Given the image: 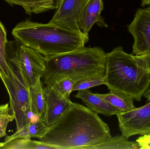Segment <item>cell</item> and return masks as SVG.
<instances>
[{
    "label": "cell",
    "instance_id": "e0dca14e",
    "mask_svg": "<svg viewBox=\"0 0 150 149\" xmlns=\"http://www.w3.org/2000/svg\"><path fill=\"white\" fill-rule=\"evenodd\" d=\"M0 149H58L57 147L40 141L32 140L31 138H18L2 143Z\"/></svg>",
    "mask_w": 150,
    "mask_h": 149
},
{
    "label": "cell",
    "instance_id": "7a4b0ae2",
    "mask_svg": "<svg viewBox=\"0 0 150 149\" xmlns=\"http://www.w3.org/2000/svg\"><path fill=\"white\" fill-rule=\"evenodd\" d=\"M105 85L140 101L150 84V51L128 54L122 46L106 53Z\"/></svg>",
    "mask_w": 150,
    "mask_h": 149
},
{
    "label": "cell",
    "instance_id": "2e32d148",
    "mask_svg": "<svg viewBox=\"0 0 150 149\" xmlns=\"http://www.w3.org/2000/svg\"><path fill=\"white\" fill-rule=\"evenodd\" d=\"M109 91V93L105 94H96L119 109L121 113L128 112L136 108L134 105V99L133 98L124 94Z\"/></svg>",
    "mask_w": 150,
    "mask_h": 149
},
{
    "label": "cell",
    "instance_id": "277c9868",
    "mask_svg": "<svg viewBox=\"0 0 150 149\" xmlns=\"http://www.w3.org/2000/svg\"><path fill=\"white\" fill-rule=\"evenodd\" d=\"M12 34L15 39L45 58L83 47L89 38L81 31L27 19L17 24L12 30Z\"/></svg>",
    "mask_w": 150,
    "mask_h": 149
},
{
    "label": "cell",
    "instance_id": "4316f807",
    "mask_svg": "<svg viewBox=\"0 0 150 149\" xmlns=\"http://www.w3.org/2000/svg\"><path fill=\"white\" fill-rule=\"evenodd\" d=\"M62 1L63 0H56V8L55 9H56L59 6Z\"/></svg>",
    "mask_w": 150,
    "mask_h": 149
},
{
    "label": "cell",
    "instance_id": "83f0119b",
    "mask_svg": "<svg viewBox=\"0 0 150 149\" xmlns=\"http://www.w3.org/2000/svg\"><path fill=\"white\" fill-rule=\"evenodd\" d=\"M148 8L150 10V4L149 5V6H148Z\"/></svg>",
    "mask_w": 150,
    "mask_h": 149
},
{
    "label": "cell",
    "instance_id": "8992f818",
    "mask_svg": "<svg viewBox=\"0 0 150 149\" xmlns=\"http://www.w3.org/2000/svg\"><path fill=\"white\" fill-rule=\"evenodd\" d=\"M2 81L9 96L10 110L15 116L16 130H18L29 122L34 115L30 107V88L13 69Z\"/></svg>",
    "mask_w": 150,
    "mask_h": 149
},
{
    "label": "cell",
    "instance_id": "44dd1931",
    "mask_svg": "<svg viewBox=\"0 0 150 149\" xmlns=\"http://www.w3.org/2000/svg\"><path fill=\"white\" fill-rule=\"evenodd\" d=\"M105 85L104 78H91L80 80L76 83L73 88V92L86 90L91 87Z\"/></svg>",
    "mask_w": 150,
    "mask_h": 149
},
{
    "label": "cell",
    "instance_id": "f1b7e54d",
    "mask_svg": "<svg viewBox=\"0 0 150 149\" xmlns=\"http://www.w3.org/2000/svg\"><path fill=\"white\" fill-rule=\"evenodd\" d=\"M2 144V143H0V147H1V146Z\"/></svg>",
    "mask_w": 150,
    "mask_h": 149
},
{
    "label": "cell",
    "instance_id": "d4e9b609",
    "mask_svg": "<svg viewBox=\"0 0 150 149\" xmlns=\"http://www.w3.org/2000/svg\"><path fill=\"white\" fill-rule=\"evenodd\" d=\"M144 97L147 99V102L150 101V84L149 87L144 94Z\"/></svg>",
    "mask_w": 150,
    "mask_h": 149
},
{
    "label": "cell",
    "instance_id": "4fadbf2b",
    "mask_svg": "<svg viewBox=\"0 0 150 149\" xmlns=\"http://www.w3.org/2000/svg\"><path fill=\"white\" fill-rule=\"evenodd\" d=\"M48 127L41 118L31 120L18 130L10 136H6L4 142L15 138H41L45 134Z\"/></svg>",
    "mask_w": 150,
    "mask_h": 149
},
{
    "label": "cell",
    "instance_id": "ba28073f",
    "mask_svg": "<svg viewBox=\"0 0 150 149\" xmlns=\"http://www.w3.org/2000/svg\"><path fill=\"white\" fill-rule=\"evenodd\" d=\"M128 29L134 41L133 54L139 55L150 51V10L138 9Z\"/></svg>",
    "mask_w": 150,
    "mask_h": 149
},
{
    "label": "cell",
    "instance_id": "3957f363",
    "mask_svg": "<svg viewBox=\"0 0 150 149\" xmlns=\"http://www.w3.org/2000/svg\"><path fill=\"white\" fill-rule=\"evenodd\" d=\"M45 59L46 69L41 78L45 85H53L67 78L76 84L105 77L106 53L100 47L84 46Z\"/></svg>",
    "mask_w": 150,
    "mask_h": 149
},
{
    "label": "cell",
    "instance_id": "7402d4cb",
    "mask_svg": "<svg viewBox=\"0 0 150 149\" xmlns=\"http://www.w3.org/2000/svg\"><path fill=\"white\" fill-rule=\"evenodd\" d=\"M14 120V115L9 111L0 115V138L7 136L6 131L8 124Z\"/></svg>",
    "mask_w": 150,
    "mask_h": 149
},
{
    "label": "cell",
    "instance_id": "6da1fadb",
    "mask_svg": "<svg viewBox=\"0 0 150 149\" xmlns=\"http://www.w3.org/2000/svg\"><path fill=\"white\" fill-rule=\"evenodd\" d=\"M108 124L98 114L77 103L48 127L39 141L58 149H90L111 137Z\"/></svg>",
    "mask_w": 150,
    "mask_h": 149
},
{
    "label": "cell",
    "instance_id": "ffe728a7",
    "mask_svg": "<svg viewBox=\"0 0 150 149\" xmlns=\"http://www.w3.org/2000/svg\"><path fill=\"white\" fill-rule=\"evenodd\" d=\"M75 84V82L73 79L70 78H67L51 85L52 86L64 97L69 99Z\"/></svg>",
    "mask_w": 150,
    "mask_h": 149
},
{
    "label": "cell",
    "instance_id": "8fae6325",
    "mask_svg": "<svg viewBox=\"0 0 150 149\" xmlns=\"http://www.w3.org/2000/svg\"><path fill=\"white\" fill-rule=\"evenodd\" d=\"M104 9L102 0H86L79 16L78 24L82 33L89 36V31L94 24L107 27L100 16Z\"/></svg>",
    "mask_w": 150,
    "mask_h": 149
},
{
    "label": "cell",
    "instance_id": "9c48e42d",
    "mask_svg": "<svg viewBox=\"0 0 150 149\" xmlns=\"http://www.w3.org/2000/svg\"><path fill=\"white\" fill-rule=\"evenodd\" d=\"M46 108L42 120L49 127L57 122L71 107L70 99L61 94L51 85L44 87Z\"/></svg>",
    "mask_w": 150,
    "mask_h": 149
},
{
    "label": "cell",
    "instance_id": "484cf974",
    "mask_svg": "<svg viewBox=\"0 0 150 149\" xmlns=\"http://www.w3.org/2000/svg\"><path fill=\"white\" fill-rule=\"evenodd\" d=\"M142 5L143 7L144 6H149L150 4V0H142Z\"/></svg>",
    "mask_w": 150,
    "mask_h": 149
},
{
    "label": "cell",
    "instance_id": "5b68a950",
    "mask_svg": "<svg viewBox=\"0 0 150 149\" xmlns=\"http://www.w3.org/2000/svg\"><path fill=\"white\" fill-rule=\"evenodd\" d=\"M6 52L9 64L25 84L35 86L46 69L45 57L16 39L8 41Z\"/></svg>",
    "mask_w": 150,
    "mask_h": 149
},
{
    "label": "cell",
    "instance_id": "30bf717a",
    "mask_svg": "<svg viewBox=\"0 0 150 149\" xmlns=\"http://www.w3.org/2000/svg\"><path fill=\"white\" fill-rule=\"evenodd\" d=\"M86 0H63L51 21V24L81 31L78 24L79 16Z\"/></svg>",
    "mask_w": 150,
    "mask_h": 149
},
{
    "label": "cell",
    "instance_id": "ac0fdd59",
    "mask_svg": "<svg viewBox=\"0 0 150 149\" xmlns=\"http://www.w3.org/2000/svg\"><path fill=\"white\" fill-rule=\"evenodd\" d=\"M90 149H140V147L137 141H129L128 138L121 135L111 136Z\"/></svg>",
    "mask_w": 150,
    "mask_h": 149
},
{
    "label": "cell",
    "instance_id": "cb8c5ba5",
    "mask_svg": "<svg viewBox=\"0 0 150 149\" xmlns=\"http://www.w3.org/2000/svg\"><path fill=\"white\" fill-rule=\"evenodd\" d=\"M10 108H9V104H6L5 105H1L0 106V115L7 113L9 111Z\"/></svg>",
    "mask_w": 150,
    "mask_h": 149
},
{
    "label": "cell",
    "instance_id": "d6986e66",
    "mask_svg": "<svg viewBox=\"0 0 150 149\" xmlns=\"http://www.w3.org/2000/svg\"><path fill=\"white\" fill-rule=\"evenodd\" d=\"M7 42L6 30L3 24L0 22V78L2 81L8 77L12 70L7 59Z\"/></svg>",
    "mask_w": 150,
    "mask_h": 149
},
{
    "label": "cell",
    "instance_id": "7c38bea8",
    "mask_svg": "<svg viewBox=\"0 0 150 149\" xmlns=\"http://www.w3.org/2000/svg\"><path fill=\"white\" fill-rule=\"evenodd\" d=\"M75 97L80 99L88 108L96 113L110 117L121 113L119 109L96 94L93 93L89 89L78 91Z\"/></svg>",
    "mask_w": 150,
    "mask_h": 149
},
{
    "label": "cell",
    "instance_id": "5bb4252c",
    "mask_svg": "<svg viewBox=\"0 0 150 149\" xmlns=\"http://www.w3.org/2000/svg\"><path fill=\"white\" fill-rule=\"evenodd\" d=\"M10 4L23 7L27 15L38 14L56 9V0H5Z\"/></svg>",
    "mask_w": 150,
    "mask_h": 149
},
{
    "label": "cell",
    "instance_id": "52a82bcc",
    "mask_svg": "<svg viewBox=\"0 0 150 149\" xmlns=\"http://www.w3.org/2000/svg\"><path fill=\"white\" fill-rule=\"evenodd\" d=\"M122 135L150 134V101L145 106L116 115Z\"/></svg>",
    "mask_w": 150,
    "mask_h": 149
},
{
    "label": "cell",
    "instance_id": "603a6c76",
    "mask_svg": "<svg viewBox=\"0 0 150 149\" xmlns=\"http://www.w3.org/2000/svg\"><path fill=\"white\" fill-rule=\"evenodd\" d=\"M140 149H150V134L142 136L137 140Z\"/></svg>",
    "mask_w": 150,
    "mask_h": 149
},
{
    "label": "cell",
    "instance_id": "9a60e30c",
    "mask_svg": "<svg viewBox=\"0 0 150 149\" xmlns=\"http://www.w3.org/2000/svg\"><path fill=\"white\" fill-rule=\"evenodd\" d=\"M30 107L31 112L42 119L46 108L44 87L41 80L35 86L30 88Z\"/></svg>",
    "mask_w": 150,
    "mask_h": 149
}]
</instances>
